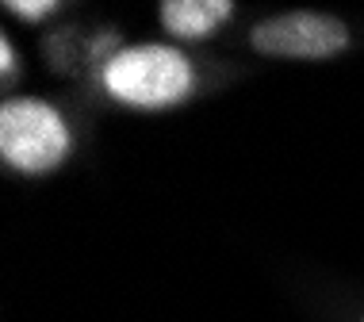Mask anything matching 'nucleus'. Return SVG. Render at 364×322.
<instances>
[{"instance_id": "nucleus-7", "label": "nucleus", "mask_w": 364, "mask_h": 322, "mask_svg": "<svg viewBox=\"0 0 364 322\" xmlns=\"http://www.w3.org/2000/svg\"><path fill=\"white\" fill-rule=\"evenodd\" d=\"M360 322H364V318H360Z\"/></svg>"}, {"instance_id": "nucleus-1", "label": "nucleus", "mask_w": 364, "mask_h": 322, "mask_svg": "<svg viewBox=\"0 0 364 322\" xmlns=\"http://www.w3.org/2000/svg\"><path fill=\"white\" fill-rule=\"evenodd\" d=\"M104 85L115 100L131 107H169L192 92V62L176 46H127L107 62Z\"/></svg>"}, {"instance_id": "nucleus-4", "label": "nucleus", "mask_w": 364, "mask_h": 322, "mask_svg": "<svg viewBox=\"0 0 364 322\" xmlns=\"http://www.w3.org/2000/svg\"><path fill=\"white\" fill-rule=\"evenodd\" d=\"M157 12L173 38H208L230 19L234 4L230 0H165Z\"/></svg>"}, {"instance_id": "nucleus-6", "label": "nucleus", "mask_w": 364, "mask_h": 322, "mask_svg": "<svg viewBox=\"0 0 364 322\" xmlns=\"http://www.w3.org/2000/svg\"><path fill=\"white\" fill-rule=\"evenodd\" d=\"M0 70H4V81L16 77V54H12V38H0Z\"/></svg>"}, {"instance_id": "nucleus-2", "label": "nucleus", "mask_w": 364, "mask_h": 322, "mask_svg": "<svg viewBox=\"0 0 364 322\" xmlns=\"http://www.w3.org/2000/svg\"><path fill=\"white\" fill-rule=\"evenodd\" d=\"M70 154V127L54 104L16 96L0 107V158L16 173H50Z\"/></svg>"}, {"instance_id": "nucleus-5", "label": "nucleus", "mask_w": 364, "mask_h": 322, "mask_svg": "<svg viewBox=\"0 0 364 322\" xmlns=\"http://www.w3.org/2000/svg\"><path fill=\"white\" fill-rule=\"evenodd\" d=\"M4 12H16L19 19H46L50 12H58V4L54 0H27V4L23 0H8Z\"/></svg>"}, {"instance_id": "nucleus-3", "label": "nucleus", "mask_w": 364, "mask_h": 322, "mask_svg": "<svg viewBox=\"0 0 364 322\" xmlns=\"http://www.w3.org/2000/svg\"><path fill=\"white\" fill-rule=\"evenodd\" d=\"M250 46L269 58L322 62L349 46V27L330 12H280L253 27Z\"/></svg>"}]
</instances>
